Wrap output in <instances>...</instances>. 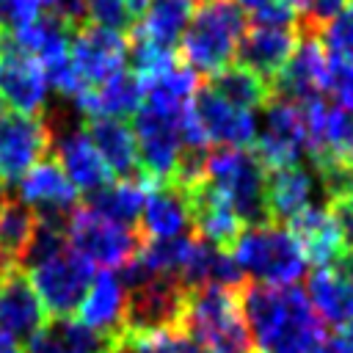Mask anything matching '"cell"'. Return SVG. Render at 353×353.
I'll use <instances>...</instances> for the list:
<instances>
[{"instance_id":"obj_39","label":"cell","mask_w":353,"mask_h":353,"mask_svg":"<svg viewBox=\"0 0 353 353\" xmlns=\"http://www.w3.org/2000/svg\"><path fill=\"white\" fill-rule=\"evenodd\" d=\"M174 353H207L196 339H190L188 334H176V345H174Z\"/></svg>"},{"instance_id":"obj_38","label":"cell","mask_w":353,"mask_h":353,"mask_svg":"<svg viewBox=\"0 0 353 353\" xmlns=\"http://www.w3.org/2000/svg\"><path fill=\"white\" fill-rule=\"evenodd\" d=\"M328 207H331L334 218L339 221V226H342V232H345L347 243L353 245V182H350V188H347L342 196H336Z\"/></svg>"},{"instance_id":"obj_6","label":"cell","mask_w":353,"mask_h":353,"mask_svg":"<svg viewBox=\"0 0 353 353\" xmlns=\"http://www.w3.org/2000/svg\"><path fill=\"white\" fill-rule=\"evenodd\" d=\"M28 279L39 292L47 314L55 320H63V317H72L80 301L85 298L94 279V265L80 251L66 245L58 254L28 268Z\"/></svg>"},{"instance_id":"obj_32","label":"cell","mask_w":353,"mask_h":353,"mask_svg":"<svg viewBox=\"0 0 353 353\" xmlns=\"http://www.w3.org/2000/svg\"><path fill=\"white\" fill-rule=\"evenodd\" d=\"M85 11H88V22L108 28V30H119L127 33L132 30V14L127 8L124 0H85Z\"/></svg>"},{"instance_id":"obj_12","label":"cell","mask_w":353,"mask_h":353,"mask_svg":"<svg viewBox=\"0 0 353 353\" xmlns=\"http://www.w3.org/2000/svg\"><path fill=\"white\" fill-rule=\"evenodd\" d=\"M130 36L119 30H108L99 25L85 22L83 28L72 30L69 36V58L80 80L91 88L113 77L127 66Z\"/></svg>"},{"instance_id":"obj_19","label":"cell","mask_w":353,"mask_h":353,"mask_svg":"<svg viewBox=\"0 0 353 353\" xmlns=\"http://www.w3.org/2000/svg\"><path fill=\"white\" fill-rule=\"evenodd\" d=\"M295 44H298V28L248 25L237 44V63L254 69L256 74L273 83V77L290 61Z\"/></svg>"},{"instance_id":"obj_23","label":"cell","mask_w":353,"mask_h":353,"mask_svg":"<svg viewBox=\"0 0 353 353\" xmlns=\"http://www.w3.org/2000/svg\"><path fill=\"white\" fill-rule=\"evenodd\" d=\"M193 226L190 221V204L185 190L176 182H160L152 185L141 210V229L149 240H165L188 234Z\"/></svg>"},{"instance_id":"obj_1","label":"cell","mask_w":353,"mask_h":353,"mask_svg":"<svg viewBox=\"0 0 353 353\" xmlns=\"http://www.w3.org/2000/svg\"><path fill=\"white\" fill-rule=\"evenodd\" d=\"M240 301L259 353H312L325 339V323L295 284H243Z\"/></svg>"},{"instance_id":"obj_16","label":"cell","mask_w":353,"mask_h":353,"mask_svg":"<svg viewBox=\"0 0 353 353\" xmlns=\"http://www.w3.org/2000/svg\"><path fill=\"white\" fill-rule=\"evenodd\" d=\"M190 108H193V116H196L207 143L232 146V149H251L254 146L256 132H259L254 113L226 102L207 83L199 85Z\"/></svg>"},{"instance_id":"obj_21","label":"cell","mask_w":353,"mask_h":353,"mask_svg":"<svg viewBox=\"0 0 353 353\" xmlns=\"http://www.w3.org/2000/svg\"><path fill=\"white\" fill-rule=\"evenodd\" d=\"M55 160L74 185V190H83L85 196L113 182V171L108 168V163L102 160V154L97 152V146L91 143L83 127L58 138Z\"/></svg>"},{"instance_id":"obj_27","label":"cell","mask_w":353,"mask_h":353,"mask_svg":"<svg viewBox=\"0 0 353 353\" xmlns=\"http://www.w3.org/2000/svg\"><path fill=\"white\" fill-rule=\"evenodd\" d=\"M149 188H152V182L143 179V176L110 182V185L88 193L85 207H91L97 215H102L108 221L132 226L141 218V210H143V201H146Z\"/></svg>"},{"instance_id":"obj_11","label":"cell","mask_w":353,"mask_h":353,"mask_svg":"<svg viewBox=\"0 0 353 353\" xmlns=\"http://www.w3.org/2000/svg\"><path fill=\"white\" fill-rule=\"evenodd\" d=\"M303 149H306V124L301 108L290 99L273 97L265 105V127L256 132L251 152L265 165V171H270V168L295 165Z\"/></svg>"},{"instance_id":"obj_4","label":"cell","mask_w":353,"mask_h":353,"mask_svg":"<svg viewBox=\"0 0 353 353\" xmlns=\"http://www.w3.org/2000/svg\"><path fill=\"white\" fill-rule=\"evenodd\" d=\"M265 165L248 149L221 146L207 152L201 179L234 210V215L245 223H273L268 218L265 204Z\"/></svg>"},{"instance_id":"obj_3","label":"cell","mask_w":353,"mask_h":353,"mask_svg":"<svg viewBox=\"0 0 353 353\" xmlns=\"http://www.w3.org/2000/svg\"><path fill=\"white\" fill-rule=\"evenodd\" d=\"M179 331L207 353H254L240 292L229 287H190L185 292Z\"/></svg>"},{"instance_id":"obj_31","label":"cell","mask_w":353,"mask_h":353,"mask_svg":"<svg viewBox=\"0 0 353 353\" xmlns=\"http://www.w3.org/2000/svg\"><path fill=\"white\" fill-rule=\"evenodd\" d=\"M328 55L353 58V0H347L317 33Z\"/></svg>"},{"instance_id":"obj_7","label":"cell","mask_w":353,"mask_h":353,"mask_svg":"<svg viewBox=\"0 0 353 353\" xmlns=\"http://www.w3.org/2000/svg\"><path fill=\"white\" fill-rule=\"evenodd\" d=\"M188 113V110H185ZM160 113L149 105L141 102L132 119V132H135V146H138V176L149 179L152 185L160 182H174L185 143H182V116Z\"/></svg>"},{"instance_id":"obj_26","label":"cell","mask_w":353,"mask_h":353,"mask_svg":"<svg viewBox=\"0 0 353 353\" xmlns=\"http://www.w3.org/2000/svg\"><path fill=\"white\" fill-rule=\"evenodd\" d=\"M306 298L323 323L339 328L353 323V276H345L331 265H323L309 276Z\"/></svg>"},{"instance_id":"obj_9","label":"cell","mask_w":353,"mask_h":353,"mask_svg":"<svg viewBox=\"0 0 353 353\" xmlns=\"http://www.w3.org/2000/svg\"><path fill=\"white\" fill-rule=\"evenodd\" d=\"M0 102L28 116H39L47 102V77L41 63L22 50L6 28L0 30Z\"/></svg>"},{"instance_id":"obj_28","label":"cell","mask_w":353,"mask_h":353,"mask_svg":"<svg viewBox=\"0 0 353 353\" xmlns=\"http://www.w3.org/2000/svg\"><path fill=\"white\" fill-rule=\"evenodd\" d=\"M196 8H199V0H149L141 25H135L132 30L146 36L154 44L176 50Z\"/></svg>"},{"instance_id":"obj_15","label":"cell","mask_w":353,"mask_h":353,"mask_svg":"<svg viewBox=\"0 0 353 353\" xmlns=\"http://www.w3.org/2000/svg\"><path fill=\"white\" fill-rule=\"evenodd\" d=\"M325 77H328V52L314 33L298 30V44L284 63V69L273 77L270 88L273 97L290 99L303 105L309 99L325 97Z\"/></svg>"},{"instance_id":"obj_20","label":"cell","mask_w":353,"mask_h":353,"mask_svg":"<svg viewBox=\"0 0 353 353\" xmlns=\"http://www.w3.org/2000/svg\"><path fill=\"white\" fill-rule=\"evenodd\" d=\"M77 110L83 119H127L143 102V80L135 72H116L99 85L85 88L77 99Z\"/></svg>"},{"instance_id":"obj_45","label":"cell","mask_w":353,"mask_h":353,"mask_svg":"<svg viewBox=\"0 0 353 353\" xmlns=\"http://www.w3.org/2000/svg\"><path fill=\"white\" fill-rule=\"evenodd\" d=\"M3 201H6V188H3V179H0V207H3Z\"/></svg>"},{"instance_id":"obj_5","label":"cell","mask_w":353,"mask_h":353,"mask_svg":"<svg viewBox=\"0 0 353 353\" xmlns=\"http://www.w3.org/2000/svg\"><path fill=\"white\" fill-rule=\"evenodd\" d=\"M229 251L243 273L259 279V284H295L306 270V256L298 240L290 229L276 223L245 226Z\"/></svg>"},{"instance_id":"obj_36","label":"cell","mask_w":353,"mask_h":353,"mask_svg":"<svg viewBox=\"0 0 353 353\" xmlns=\"http://www.w3.org/2000/svg\"><path fill=\"white\" fill-rule=\"evenodd\" d=\"M44 14L61 19L72 30H77V28H83L88 22L85 0H44Z\"/></svg>"},{"instance_id":"obj_43","label":"cell","mask_w":353,"mask_h":353,"mask_svg":"<svg viewBox=\"0 0 353 353\" xmlns=\"http://www.w3.org/2000/svg\"><path fill=\"white\" fill-rule=\"evenodd\" d=\"M124 3H127V8H130V14H132V17L143 14V11H146V6H149V0H124Z\"/></svg>"},{"instance_id":"obj_22","label":"cell","mask_w":353,"mask_h":353,"mask_svg":"<svg viewBox=\"0 0 353 353\" xmlns=\"http://www.w3.org/2000/svg\"><path fill=\"white\" fill-rule=\"evenodd\" d=\"M74 314L83 325L99 334H121L127 317V287L121 284L119 273L113 270L97 273Z\"/></svg>"},{"instance_id":"obj_17","label":"cell","mask_w":353,"mask_h":353,"mask_svg":"<svg viewBox=\"0 0 353 353\" xmlns=\"http://www.w3.org/2000/svg\"><path fill=\"white\" fill-rule=\"evenodd\" d=\"M47 309L22 268L3 270L0 281V331L14 339H28L47 325Z\"/></svg>"},{"instance_id":"obj_30","label":"cell","mask_w":353,"mask_h":353,"mask_svg":"<svg viewBox=\"0 0 353 353\" xmlns=\"http://www.w3.org/2000/svg\"><path fill=\"white\" fill-rule=\"evenodd\" d=\"M36 232V215L25 201H3L0 207V270L19 268Z\"/></svg>"},{"instance_id":"obj_37","label":"cell","mask_w":353,"mask_h":353,"mask_svg":"<svg viewBox=\"0 0 353 353\" xmlns=\"http://www.w3.org/2000/svg\"><path fill=\"white\" fill-rule=\"evenodd\" d=\"M22 353H66L55 323H47L41 331H36L33 336H28V347Z\"/></svg>"},{"instance_id":"obj_13","label":"cell","mask_w":353,"mask_h":353,"mask_svg":"<svg viewBox=\"0 0 353 353\" xmlns=\"http://www.w3.org/2000/svg\"><path fill=\"white\" fill-rule=\"evenodd\" d=\"M188 287L176 276H152L149 281L127 290V331H157L176 328L182 320Z\"/></svg>"},{"instance_id":"obj_47","label":"cell","mask_w":353,"mask_h":353,"mask_svg":"<svg viewBox=\"0 0 353 353\" xmlns=\"http://www.w3.org/2000/svg\"><path fill=\"white\" fill-rule=\"evenodd\" d=\"M116 353H119V350H116Z\"/></svg>"},{"instance_id":"obj_2","label":"cell","mask_w":353,"mask_h":353,"mask_svg":"<svg viewBox=\"0 0 353 353\" xmlns=\"http://www.w3.org/2000/svg\"><path fill=\"white\" fill-rule=\"evenodd\" d=\"M245 28L248 17L237 0H199V8L176 44V55L199 77H212L234 63Z\"/></svg>"},{"instance_id":"obj_48","label":"cell","mask_w":353,"mask_h":353,"mask_svg":"<svg viewBox=\"0 0 353 353\" xmlns=\"http://www.w3.org/2000/svg\"><path fill=\"white\" fill-rule=\"evenodd\" d=\"M0 30H3V28H0Z\"/></svg>"},{"instance_id":"obj_46","label":"cell","mask_w":353,"mask_h":353,"mask_svg":"<svg viewBox=\"0 0 353 353\" xmlns=\"http://www.w3.org/2000/svg\"><path fill=\"white\" fill-rule=\"evenodd\" d=\"M0 281H3V270H0Z\"/></svg>"},{"instance_id":"obj_44","label":"cell","mask_w":353,"mask_h":353,"mask_svg":"<svg viewBox=\"0 0 353 353\" xmlns=\"http://www.w3.org/2000/svg\"><path fill=\"white\" fill-rule=\"evenodd\" d=\"M279 3H284L287 8H292V11H306V6H309V0H279Z\"/></svg>"},{"instance_id":"obj_40","label":"cell","mask_w":353,"mask_h":353,"mask_svg":"<svg viewBox=\"0 0 353 353\" xmlns=\"http://www.w3.org/2000/svg\"><path fill=\"white\" fill-rule=\"evenodd\" d=\"M312 353H350V350L345 347V342L339 336H331V339H323Z\"/></svg>"},{"instance_id":"obj_18","label":"cell","mask_w":353,"mask_h":353,"mask_svg":"<svg viewBox=\"0 0 353 353\" xmlns=\"http://www.w3.org/2000/svg\"><path fill=\"white\" fill-rule=\"evenodd\" d=\"M290 232L298 240L306 262H314L317 268L334 265L339 259V254L350 245L339 221L334 218L331 207H323V204L320 207L309 204L303 212H298L290 221Z\"/></svg>"},{"instance_id":"obj_41","label":"cell","mask_w":353,"mask_h":353,"mask_svg":"<svg viewBox=\"0 0 353 353\" xmlns=\"http://www.w3.org/2000/svg\"><path fill=\"white\" fill-rule=\"evenodd\" d=\"M0 353H22V347H19V342L14 336L0 331Z\"/></svg>"},{"instance_id":"obj_42","label":"cell","mask_w":353,"mask_h":353,"mask_svg":"<svg viewBox=\"0 0 353 353\" xmlns=\"http://www.w3.org/2000/svg\"><path fill=\"white\" fill-rule=\"evenodd\" d=\"M336 336H339V339L345 342V347H347V350L353 353V323H347V325H342Z\"/></svg>"},{"instance_id":"obj_25","label":"cell","mask_w":353,"mask_h":353,"mask_svg":"<svg viewBox=\"0 0 353 353\" xmlns=\"http://www.w3.org/2000/svg\"><path fill=\"white\" fill-rule=\"evenodd\" d=\"M85 132L113 176L135 179L138 176V146L135 132L124 119H83Z\"/></svg>"},{"instance_id":"obj_10","label":"cell","mask_w":353,"mask_h":353,"mask_svg":"<svg viewBox=\"0 0 353 353\" xmlns=\"http://www.w3.org/2000/svg\"><path fill=\"white\" fill-rule=\"evenodd\" d=\"M52 146V127L44 113L28 116L0 110V179L19 182V176L44 160Z\"/></svg>"},{"instance_id":"obj_14","label":"cell","mask_w":353,"mask_h":353,"mask_svg":"<svg viewBox=\"0 0 353 353\" xmlns=\"http://www.w3.org/2000/svg\"><path fill=\"white\" fill-rule=\"evenodd\" d=\"M17 188L19 201H25L33 210L36 221L44 223L66 226L72 210L77 207V190L58 165V160H39L19 176Z\"/></svg>"},{"instance_id":"obj_8","label":"cell","mask_w":353,"mask_h":353,"mask_svg":"<svg viewBox=\"0 0 353 353\" xmlns=\"http://www.w3.org/2000/svg\"><path fill=\"white\" fill-rule=\"evenodd\" d=\"M66 240L74 251H80L91 265H99L102 270L124 268L141 248V234L132 232V226L108 221L85 204H77L72 210Z\"/></svg>"},{"instance_id":"obj_29","label":"cell","mask_w":353,"mask_h":353,"mask_svg":"<svg viewBox=\"0 0 353 353\" xmlns=\"http://www.w3.org/2000/svg\"><path fill=\"white\" fill-rule=\"evenodd\" d=\"M207 85L215 94H221L226 102H232L243 110H251V113L256 108H265L273 99L270 80H265L262 74H256L254 69H248L243 63H229L218 74L207 77Z\"/></svg>"},{"instance_id":"obj_49","label":"cell","mask_w":353,"mask_h":353,"mask_svg":"<svg viewBox=\"0 0 353 353\" xmlns=\"http://www.w3.org/2000/svg\"><path fill=\"white\" fill-rule=\"evenodd\" d=\"M0 110H3V108H0Z\"/></svg>"},{"instance_id":"obj_24","label":"cell","mask_w":353,"mask_h":353,"mask_svg":"<svg viewBox=\"0 0 353 353\" xmlns=\"http://www.w3.org/2000/svg\"><path fill=\"white\" fill-rule=\"evenodd\" d=\"M314 176L301 163L270 168L265 174V204L270 221H292L312 204Z\"/></svg>"},{"instance_id":"obj_34","label":"cell","mask_w":353,"mask_h":353,"mask_svg":"<svg viewBox=\"0 0 353 353\" xmlns=\"http://www.w3.org/2000/svg\"><path fill=\"white\" fill-rule=\"evenodd\" d=\"M44 11V0H0V28L19 30Z\"/></svg>"},{"instance_id":"obj_33","label":"cell","mask_w":353,"mask_h":353,"mask_svg":"<svg viewBox=\"0 0 353 353\" xmlns=\"http://www.w3.org/2000/svg\"><path fill=\"white\" fill-rule=\"evenodd\" d=\"M325 94H331L339 108H345L347 113H353V58L328 55Z\"/></svg>"},{"instance_id":"obj_35","label":"cell","mask_w":353,"mask_h":353,"mask_svg":"<svg viewBox=\"0 0 353 353\" xmlns=\"http://www.w3.org/2000/svg\"><path fill=\"white\" fill-rule=\"evenodd\" d=\"M347 0H309V6H306V11L303 14H298V22H295V28L301 30V33H320V28L345 6Z\"/></svg>"}]
</instances>
